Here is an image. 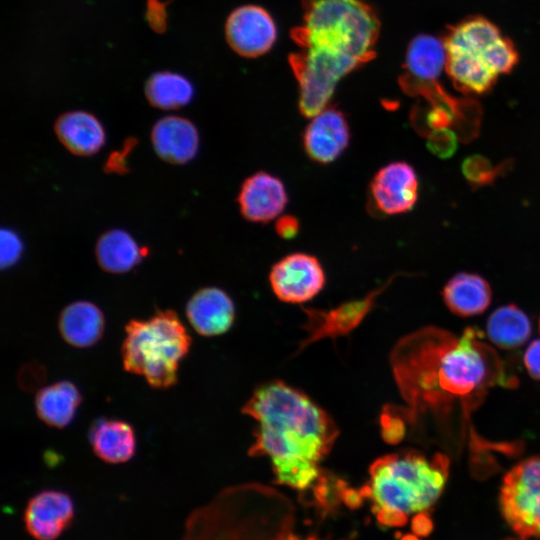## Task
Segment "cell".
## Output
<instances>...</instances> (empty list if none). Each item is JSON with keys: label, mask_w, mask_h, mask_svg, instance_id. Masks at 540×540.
<instances>
[{"label": "cell", "mask_w": 540, "mask_h": 540, "mask_svg": "<svg viewBox=\"0 0 540 540\" xmlns=\"http://www.w3.org/2000/svg\"><path fill=\"white\" fill-rule=\"evenodd\" d=\"M190 346L191 337L178 314L160 310L127 323L121 346L123 367L143 376L151 387L167 389L177 383L179 364Z\"/></svg>", "instance_id": "cell-6"}, {"label": "cell", "mask_w": 540, "mask_h": 540, "mask_svg": "<svg viewBox=\"0 0 540 540\" xmlns=\"http://www.w3.org/2000/svg\"><path fill=\"white\" fill-rule=\"evenodd\" d=\"M539 330H540V319H539Z\"/></svg>", "instance_id": "cell-33"}, {"label": "cell", "mask_w": 540, "mask_h": 540, "mask_svg": "<svg viewBox=\"0 0 540 540\" xmlns=\"http://www.w3.org/2000/svg\"><path fill=\"white\" fill-rule=\"evenodd\" d=\"M237 203L244 219L266 224L282 214L288 203V194L280 178L258 171L241 184Z\"/></svg>", "instance_id": "cell-12"}, {"label": "cell", "mask_w": 540, "mask_h": 540, "mask_svg": "<svg viewBox=\"0 0 540 540\" xmlns=\"http://www.w3.org/2000/svg\"><path fill=\"white\" fill-rule=\"evenodd\" d=\"M148 102L162 110H175L188 105L194 96V87L185 76L172 71L153 73L145 83Z\"/></svg>", "instance_id": "cell-24"}, {"label": "cell", "mask_w": 540, "mask_h": 540, "mask_svg": "<svg viewBox=\"0 0 540 540\" xmlns=\"http://www.w3.org/2000/svg\"><path fill=\"white\" fill-rule=\"evenodd\" d=\"M500 505L518 535L540 538V456L521 461L505 475Z\"/></svg>", "instance_id": "cell-7"}, {"label": "cell", "mask_w": 540, "mask_h": 540, "mask_svg": "<svg viewBox=\"0 0 540 540\" xmlns=\"http://www.w3.org/2000/svg\"><path fill=\"white\" fill-rule=\"evenodd\" d=\"M486 328L490 341L507 350L523 345L532 329L527 315L513 304L496 309L489 316Z\"/></svg>", "instance_id": "cell-25"}, {"label": "cell", "mask_w": 540, "mask_h": 540, "mask_svg": "<svg viewBox=\"0 0 540 540\" xmlns=\"http://www.w3.org/2000/svg\"><path fill=\"white\" fill-rule=\"evenodd\" d=\"M82 396L76 385L61 380L45 386L35 397V410L39 419L55 428L68 426L76 415Z\"/></svg>", "instance_id": "cell-22"}, {"label": "cell", "mask_w": 540, "mask_h": 540, "mask_svg": "<svg viewBox=\"0 0 540 540\" xmlns=\"http://www.w3.org/2000/svg\"><path fill=\"white\" fill-rule=\"evenodd\" d=\"M186 317L200 335H222L233 325L235 306L231 297L218 287L197 290L186 304Z\"/></svg>", "instance_id": "cell-15"}, {"label": "cell", "mask_w": 540, "mask_h": 540, "mask_svg": "<svg viewBox=\"0 0 540 540\" xmlns=\"http://www.w3.org/2000/svg\"><path fill=\"white\" fill-rule=\"evenodd\" d=\"M442 41L445 72L464 94L488 92L499 76L511 72L519 61L513 42L483 16L468 17L448 27Z\"/></svg>", "instance_id": "cell-5"}, {"label": "cell", "mask_w": 540, "mask_h": 540, "mask_svg": "<svg viewBox=\"0 0 540 540\" xmlns=\"http://www.w3.org/2000/svg\"><path fill=\"white\" fill-rule=\"evenodd\" d=\"M443 300L451 312L468 317L483 313L492 298L488 282L480 275L455 274L443 288Z\"/></svg>", "instance_id": "cell-21"}, {"label": "cell", "mask_w": 540, "mask_h": 540, "mask_svg": "<svg viewBox=\"0 0 540 540\" xmlns=\"http://www.w3.org/2000/svg\"><path fill=\"white\" fill-rule=\"evenodd\" d=\"M390 282L391 279L365 297L345 302L331 310L304 309L307 315L304 329L308 335L301 343V348L324 338H336L348 334L360 324L373 307L376 298Z\"/></svg>", "instance_id": "cell-13"}, {"label": "cell", "mask_w": 540, "mask_h": 540, "mask_svg": "<svg viewBox=\"0 0 540 540\" xmlns=\"http://www.w3.org/2000/svg\"><path fill=\"white\" fill-rule=\"evenodd\" d=\"M0 245L1 267L9 268L16 264L23 252V243L18 234L11 229H2Z\"/></svg>", "instance_id": "cell-28"}, {"label": "cell", "mask_w": 540, "mask_h": 540, "mask_svg": "<svg viewBox=\"0 0 540 540\" xmlns=\"http://www.w3.org/2000/svg\"><path fill=\"white\" fill-rule=\"evenodd\" d=\"M399 84L439 79L445 71L443 41L427 34L417 35L409 44Z\"/></svg>", "instance_id": "cell-20"}, {"label": "cell", "mask_w": 540, "mask_h": 540, "mask_svg": "<svg viewBox=\"0 0 540 540\" xmlns=\"http://www.w3.org/2000/svg\"><path fill=\"white\" fill-rule=\"evenodd\" d=\"M524 364L530 376L540 380V339L534 340L526 349Z\"/></svg>", "instance_id": "cell-32"}, {"label": "cell", "mask_w": 540, "mask_h": 540, "mask_svg": "<svg viewBox=\"0 0 540 540\" xmlns=\"http://www.w3.org/2000/svg\"><path fill=\"white\" fill-rule=\"evenodd\" d=\"M482 332L467 328L458 337L436 328H425L394 347L391 364L415 425L428 412L440 413L454 403L473 408L504 376L500 359L481 341Z\"/></svg>", "instance_id": "cell-1"}, {"label": "cell", "mask_w": 540, "mask_h": 540, "mask_svg": "<svg viewBox=\"0 0 540 540\" xmlns=\"http://www.w3.org/2000/svg\"><path fill=\"white\" fill-rule=\"evenodd\" d=\"M256 427L250 456H265L276 482L297 490H329L321 467L338 436L329 414L300 390L280 380L259 385L242 407Z\"/></svg>", "instance_id": "cell-2"}, {"label": "cell", "mask_w": 540, "mask_h": 540, "mask_svg": "<svg viewBox=\"0 0 540 540\" xmlns=\"http://www.w3.org/2000/svg\"><path fill=\"white\" fill-rule=\"evenodd\" d=\"M171 0H147L145 19L149 27L156 33L162 34L168 27V10L167 6Z\"/></svg>", "instance_id": "cell-30"}, {"label": "cell", "mask_w": 540, "mask_h": 540, "mask_svg": "<svg viewBox=\"0 0 540 540\" xmlns=\"http://www.w3.org/2000/svg\"><path fill=\"white\" fill-rule=\"evenodd\" d=\"M275 231L282 239H294L300 231V222L294 215L279 216L275 222Z\"/></svg>", "instance_id": "cell-31"}, {"label": "cell", "mask_w": 540, "mask_h": 540, "mask_svg": "<svg viewBox=\"0 0 540 540\" xmlns=\"http://www.w3.org/2000/svg\"><path fill=\"white\" fill-rule=\"evenodd\" d=\"M54 128L64 147L79 156L98 153L106 142L103 125L96 116L86 111L63 113L56 120Z\"/></svg>", "instance_id": "cell-17"}, {"label": "cell", "mask_w": 540, "mask_h": 540, "mask_svg": "<svg viewBox=\"0 0 540 540\" xmlns=\"http://www.w3.org/2000/svg\"><path fill=\"white\" fill-rule=\"evenodd\" d=\"M88 437L95 455L106 463L127 462L136 451L134 429L120 419H97L91 425Z\"/></svg>", "instance_id": "cell-19"}, {"label": "cell", "mask_w": 540, "mask_h": 540, "mask_svg": "<svg viewBox=\"0 0 540 540\" xmlns=\"http://www.w3.org/2000/svg\"><path fill=\"white\" fill-rule=\"evenodd\" d=\"M58 329L66 343L77 348L95 345L103 336L105 317L94 303L79 300L68 304L58 318Z\"/></svg>", "instance_id": "cell-18"}, {"label": "cell", "mask_w": 540, "mask_h": 540, "mask_svg": "<svg viewBox=\"0 0 540 540\" xmlns=\"http://www.w3.org/2000/svg\"><path fill=\"white\" fill-rule=\"evenodd\" d=\"M74 515L71 497L58 490H43L28 501L24 511L27 532L36 540H55Z\"/></svg>", "instance_id": "cell-14"}, {"label": "cell", "mask_w": 540, "mask_h": 540, "mask_svg": "<svg viewBox=\"0 0 540 540\" xmlns=\"http://www.w3.org/2000/svg\"><path fill=\"white\" fill-rule=\"evenodd\" d=\"M151 143L162 160L185 164L198 153L200 137L192 121L182 116L168 115L153 125Z\"/></svg>", "instance_id": "cell-16"}, {"label": "cell", "mask_w": 540, "mask_h": 540, "mask_svg": "<svg viewBox=\"0 0 540 540\" xmlns=\"http://www.w3.org/2000/svg\"><path fill=\"white\" fill-rule=\"evenodd\" d=\"M509 168L511 162L508 160L493 165L488 158L477 154L465 158L461 165L462 174L473 189L493 184Z\"/></svg>", "instance_id": "cell-26"}, {"label": "cell", "mask_w": 540, "mask_h": 540, "mask_svg": "<svg viewBox=\"0 0 540 540\" xmlns=\"http://www.w3.org/2000/svg\"><path fill=\"white\" fill-rule=\"evenodd\" d=\"M426 138L429 150L440 158L452 156L457 149V140L459 139L452 129L432 131Z\"/></svg>", "instance_id": "cell-27"}, {"label": "cell", "mask_w": 540, "mask_h": 540, "mask_svg": "<svg viewBox=\"0 0 540 540\" xmlns=\"http://www.w3.org/2000/svg\"><path fill=\"white\" fill-rule=\"evenodd\" d=\"M448 471L449 459L442 453L427 456L405 450L387 454L370 466V480L360 494L372 499L380 522L400 526L409 515L425 512L435 504Z\"/></svg>", "instance_id": "cell-4"}, {"label": "cell", "mask_w": 540, "mask_h": 540, "mask_svg": "<svg viewBox=\"0 0 540 540\" xmlns=\"http://www.w3.org/2000/svg\"><path fill=\"white\" fill-rule=\"evenodd\" d=\"M350 138V126L345 114L336 107H327L307 124L302 134V144L312 161L329 164L342 155Z\"/></svg>", "instance_id": "cell-11"}, {"label": "cell", "mask_w": 540, "mask_h": 540, "mask_svg": "<svg viewBox=\"0 0 540 540\" xmlns=\"http://www.w3.org/2000/svg\"><path fill=\"white\" fill-rule=\"evenodd\" d=\"M326 281L322 264L314 255L295 252L276 262L269 282L275 296L286 303L301 304L314 298Z\"/></svg>", "instance_id": "cell-8"}, {"label": "cell", "mask_w": 540, "mask_h": 540, "mask_svg": "<svg viewBox=\"0 0 540 540\" xmlns=\"http://www.w3.org/2000/svg\"><path fill=\"white\" fill-rule=\"evenodd\" d=\"M95 253L97 262L104 271L121 274L136 267L146 255V249L127 231L112 229L99 237Z\"/></svg>", "instance_id": "cell-23"}, {"label": "cell", "mask_w": 540, "mask_h": 540, "mask_svg": "<svg viewBox=\"0 0 540 540\" xmlns=\"http://www.w3.org/2000/svg\"><path fill=\"white\" fill-rule=\"evenodd\" d=\"M136 144L137 140L134 137L127 138L121 148L109 154L104 164V171L114 174H126L129 168L128 158Z\"/></svg>", "instance_id": "cell-29"}, {"label": "cell", "mask_w": 540, "mask_h": 540, "mask_svg": "<svg viewBox=\"0 0 540 540\" xmlns=\"http://www.w3.org/2000/svg\"><path fill=\"white\" fill-rule=\"evenodd\" d=\"M419 181L415 169L405 161L380 168L369 184V208L377 215L393 216L409 212L416 204Z\"/></svg>", "instance_id": "cell-9"}, {"label": "cell", "mask_w": 540, "mask_h": 540, "mask_svg": "<svg viewBox=\"0 0 540 540\" xmlns=\"http://www.w3.org/2000/svg\"><path fill=\"white\" fill-rule=\"evenodd\" d=\"M225 35L236 53L244 57H257L266 53L274 44L276 26L265 9L246 5L229 15Z\"/></svg>", "instance_id": "cell-10"}, {"label": "cell", "mask_w": 540, "mask_h": 540, "mask_svg": "<svg viewBox=\"0 0 540 540\" xmlns=\"http://www.w3.org/2000/svg\"><path fill=\"white\" fill-rule=\"evenodd\" d=\"M303 23L291 33L300 50L289 56L307 118L329 104L337 83L375 57L380 23L364 0H304Z\"/></svg>", "instance_id": "cell-3"}]
</instances>
